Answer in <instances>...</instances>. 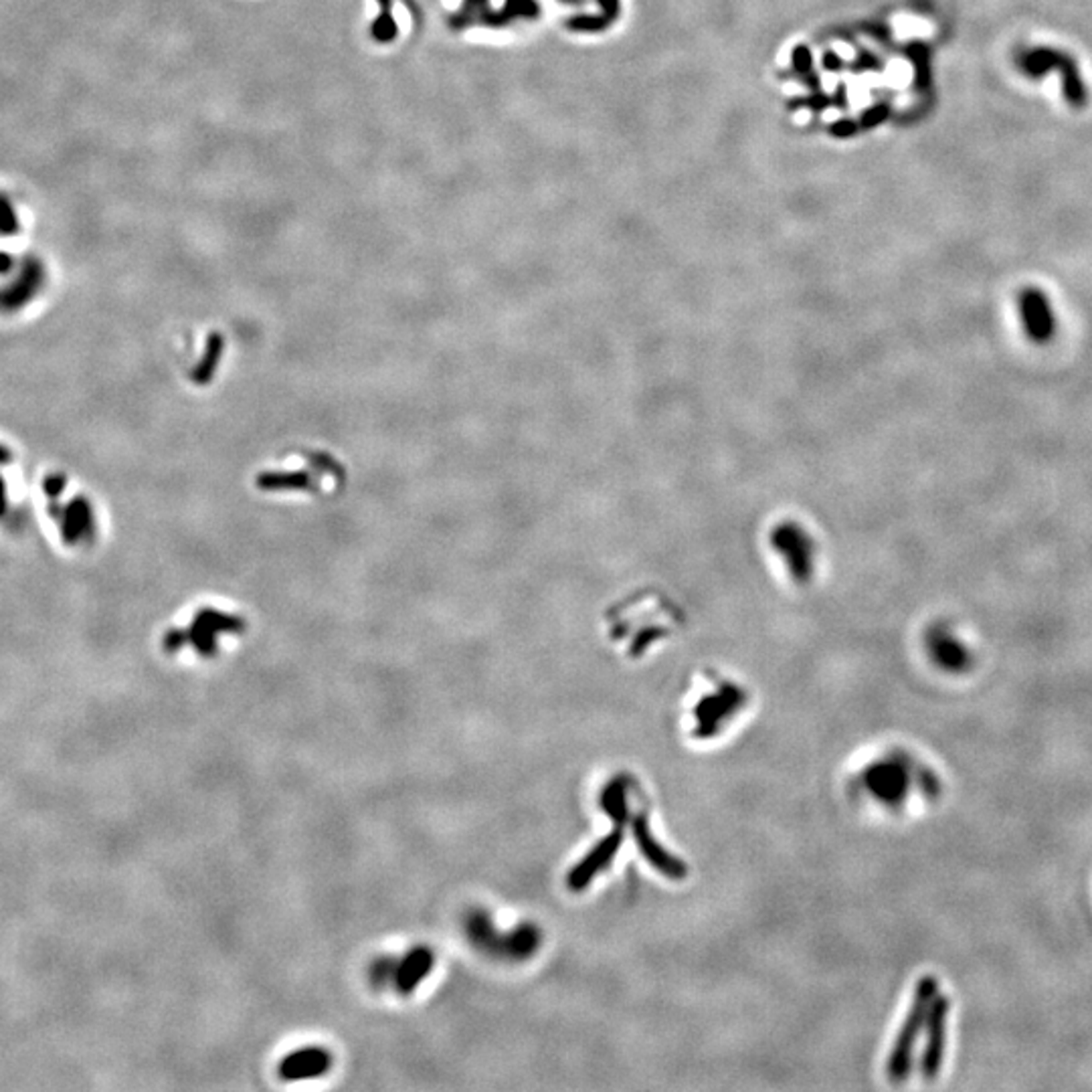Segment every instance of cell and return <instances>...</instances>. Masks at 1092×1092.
Returning a JSON list of instances; mask_svg holds the SVG:
<instances>
[{
    "mask_svg": "<svg viewBox=\"0 0 1092 1092\" xmlns=\"http://www.w3.org/2000/svg\"><path fill=\"white\" fill-rule=\"evenodd\" d=\"M65 486H68V478L63 474H49L43 479V492L49 500H59Z\"/></svg>",
    "mask_w": 1092,
    "mask_h": 1092,
    "instance_id": "8fae6325",
    "label": "cell"
},
{
    "mask_svg": "<svg viewBox=\"0 0 1092 1092\" xmlns=\"http://www.w3.org/2000/svg\"><path fill=\"white\" fill-rule=\"evenodd\" d=\"M621 842H624V830H621V827H615L614 832L607 834L604 840H601L595 848H593L585 856V858H583L575 866V868L569 872V877H567L569 890H572V892L585 890L593 882V878H595L601 870H605L611 864V860L615 858Z\"/></svg>",
    "mask_w": 1092,
    "mask_h": 1092,
    "instance_id": "ba28073f",
    "label": "cell"
},
{
    "mask_svg": "<svg viewBox=\"0 0 1092 1092\" xmlns=\"http://www.w3.org/2000/svg\"><path fill=\"white\" fill-rule=\"evenodd\" d=\"M436 965V953L425 945L407 950L401 957L387 955L374 959L369 969V979L374 990H393L403 997L417 992Z\"/></svg>",
    "mask_w": 1092,
    "mask_h": 1092,
    "instance_id": "3957f363",
    "label": "cell"
},
{
    "mask_svg": "<svg viewBox=\"0 0 1092 1092\" xmlns=\"http://www.w3.org/2000/svg\"><path fill=\"white\" fill-rule=\"evenodd\" d=\"M1020 314L1022 322L1028 334L1035 342H1046L1054 336L1056 320L1050 308L1048 298L1038 289H1028L1022 294L1020 299Z\"/></svg>",
    "mask_w": 1092,
    "mask_h": 1092,
    "instance_id": "9c48e42d",
    "label": "cell"
},
{
    "mask_svg": "<svg viewBox=\"0 0 1092 1092\" xmlns=\"http://www.w3.org/2000/svg\"><path fill=\"white\" fill-rule=\"evenodd\" d=\"M937 993H939L937 979L933 975L922 977L917 985L915 995H912L910 1010L907 1013L905 1022H902V1028L897 1035V1040H894V1046H892V1052L888 1056L887 1072H888L892 1082H902L910 1072L912 1054H915L917 1042L920 1038L922 1030H925L930 1003H933Z\"/></svg>",
    "mask_w": 1092,
    "mask_h": 1092,
    "instance_id": "7a4b0ae2",
    "label": "cell"
},
{
    "mask_svg": "<svg viewBox=\"0 0 1092 1092\" xmlns=\"http://www.w3.org/2000/svg\"><path fill=\"white\" fill-rule=\"evenodd\" d=\"M45 284V269L43 263L29 257L21 263V268L15 273L11 284L0 288V312H18L25 306H29L37 294L43 289Z\"/></svg>",
    "mask_w": 1092,
    "mask_h": 1092,
    "instance_id": "5b68a950",
    "label": "cell"
},
{
    "mask_svg": "<svg viewBox=\"0 0 1092 1092\" xmlns=\"http://www.w3.org/2000/svg\"><path fill=\"white\" fill-rule=\"evenodd\" d=\"M8 510V492H6V482L0 476V518H3Z\"/></svg>",
    "mask_w": 1092,
    "mask_h": 1092,
    "instance_id": "4fadbf2b",
    "label": "cell"
},
{
    "mask_svg": "<svg viewBox=\"0 0 1092 1092\" xmlns=\"http://www.w3.org/2000/svg\"><path fill=\"white\" fill-rule=\"evenodd\" d=\"M767 541L781 571L793 585L805 587L815 583L822 569L824 549L812 526L795 518H785L773 524Z\"/></svg>",
    "mask_w": 1092,
    "mask_h": 1092,
    "instance_id": "6da1fadb",
    "label": "cell"
},
{
    "mask_svg": "<svg viewBox=\"0 0 1092 1092\" xmlns=\"http://www.w3.org/2000/svg\"><path fill=\"white\" fill-rule=\"evenodd\" d=\"M6 464H13V451L0 444V466H6Z\"/></svg>",
    "mask_w": 1092,
    "mask_h": 1092,
    "instance_id": "5bb4252c",
    "label": "cell"
},
{
    "mask_svg": "<svg viewBox=\"0 0 1092 1092\" xmlns=\"http://www.w3.org/2000/svg\"><path fill=\"white\" fill-rule=\"evenodd\" d=\"M632 834H634L637 850L642 852V856L649 864H652V868H656L657 872L664 874V877L674 878V880H682L686 874H688L686 864L680 858H676L674 854L666 852L664 845L656 840L652 830H649V824H647L644 814L634 817Z\"/></svg>",
    "mask_w": 1092,
    "mask_h": 1092,
    "instance_id": "52a82bcc",
    "label": "cell"
},
{
    "mask_svg": "<svg viewBox=\"0 0 1092 1092\" xmlns=\"http://www.w3.org/2000/svg\"><path fill=\"white\" fill-rule=\"evenodd\" d=\"M15 269V259L8 253H0V276H8Z\"/></svg>",
    "mask_w": 1092,
    "mask_h": 1092,
    "instance_id": "7c38bea8",
    "label": "cell"
},
{
    "mask_svg": "<svg viewBox=\"0 0 1092 1092\" xmlns=\"http://www.w3.org/2000/svg\"><path fill=\"white\" fill-rule=\"evenodd\" d=\"M49 516L59 526L65 544L75 546L86 542L93 532V510L86 498H73L68 504L51 500Z\"/></svg>",
    "mask_w": 1092,
    "mask_h": 1092,
    "instance_id": "8992f818",
    "label": "cell"
},
{
    "mask_svg": "<svg viewBox=\"0 0 1092 1092\" xmlns=\"http://www.w3.org/2000/svg\"><path fill=\"white\" fill-rule=\"evenodd\" d=\"M331 1068H332L331 1052L324 1048L312 1046V1048H304V1050H296V1052L288 1054V1056L279 1062L278 1075L288 1082H294V1080L318 1078V1076L326 1075Z\"/></svg>",
    "mask_w": 1092,
    "mask_h": 1092,
    "instance_id": "30bf717a",
    "label": "cell"
},
{
    "mask_svg": "<svg viewBox=\"0 0 1092 1092\" xmlns=\"http://www.w3.org/2000/svg\"><path fill=\"white\" fill-rule=\"evenodd\" d=\"M949 1010V997L937 993L927 1015V1044L925 1052H922V1075H925L927 1080H933L939 1075L940 1066H943Z\"/></svg>",
    "mask_w": 1092,
    "mask_h": 1092,
    "instance_id": "277c9868",
    "label": "cell"
}]
</instances>
